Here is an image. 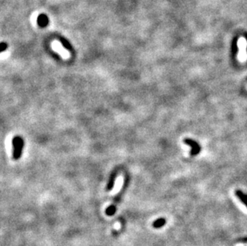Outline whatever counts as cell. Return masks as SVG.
I'll return each mask as SVG.
<instances>
[{"label": "cell", "mask_w": 247, "mask_h": 246, "mask_svg": "<svg viewBox=\"0 0 247 246\" xmlns=\"http://www.w3.org/2000/svg\"><path fill=\"white\" fill-rule=\"evenodd\" d=\"M12 145H13V158L15 160H19L22 156L24 141L20 136L14 137V138L12 139Z\"/></svg>", "instance_id": "6da1fadb"}, {"label": "cell", "mask_w": 247, "mask_h": 246, "mask_svg": "<svg viewBox=\"0 0 247 246\" xmlns=\"http://www.w3.org/2000/svg\"><path fill=\"white\" fill-rule=\"evenodd\" d=\"M184 143L186 144V145H190V147H191L190 155H192V156L197 155V154H199L200 151H201V146L199 145L198 143L196 142L195 141L192 140V139L190 138L185 139V140H184Z\"/></svg>", "instance_id": "3957f363"}, {"label": "cell", "mask_w": 247, "mask_h": 246, "mask_svg": "<svg viewBox=\"0 0 247 246\" xmlns=\"http://www.w3.org/2000/svg\"><path fill=\"white\" fill-rule=\"evenodd\" d=\"M1 46H2V48H1V52H3V51L6 50V49H7V44L4 43V42H2L1 43Z\"/></svg>", "instance_id": "30bf717a"}, {"label": "cell", "mask_w": 247, "mask_h": 246, "mask_svg": "<svg viewBox=\"0 0 247 246\" xmlns=\"http://www.w3.org/2000/svg\"><path fill=\"white\" fill-rule=\"evenodd\" d=\"M238 45H239V58L241 62L245 61L247 57L246 54V46L247 42L245 38L241 37L239 39L238 42Z\"/></svg>", "instance_id": "7a4b0ae2"}, {"label": "cell", "mask_w": 247, "mask_h": 246, "mask_svg": "<svg viewBox=\"0 0 247 246\" xmlns=\"http://www.w3.org/2000/svg\"><path fill=\"white\" fill-rule=\"evenodd\" d=\"M53 47H54V49H55V51L59 52V54H61L63 57H68V56H69L67 51H66V49L63 48L61 45L59 43H58L57 42H55L53 43Z\"/></svg>", "instance_id": "5b68a950"}, {"label": "cell", "mask_w": 247, "mask_h": 246, "mask_svg": "<svg viewBox=\"0 0 247 246\" xmlns=\"http://www.w3.org/2000/svg\"><path fill=\"white\" fill-rule=\"evenodd\" d=\"M116 177H117V172H113L111 175H110V177L109 181H108V184L107 185V191H110L114 188Z\"/></svg>", "instance_id": "277c9868"}, {"label": "cell", "mask_w": 247, "mask_h": 246, "mask_svg": "<svg viewBox=\"0 0 247 246\" xmlns=\"http://www.w3.org/2000/svg\"><path fill=\"white\" fill-rule=\"evenodd\" d=\"M116 210H117V208L111 204L106 209V214L107 216H109V217H112V216H114L115 214Z\"/></svg>", "instance_id": "ba28073f"}, {"label": "cell", "mask_w": 247, "mask_h": 246, "mask_svg": "<svg viewBox=\"0 0 247 246\" xmlns=\"http://www.w3.org/2000/svg\"><path fill=\"white\" fill-rule=\"evenodd\" d=\"M166 223V220L164 218H157L156 221L153 222L152 224V226L154 228H160L163 227L165 225V224Z\"/></svg>", "instance_id": "8992f818"}, {"label": "cell", "mask_w": 247, "mask_h": 246, "mask_svg": "<svg viewBox=\"0 0 247 246\" xmlns=\"http://www.w3.org/2000/svg\"><path fill=\"white\" fill-rule=\"evenodd\" d=\"M61 42L62 43H63V45L65 46V48L68 49V50H71V45H70L66 39H62Z\"/></svg>", "instance_id": "9c48e42d"}, {"label": "cell", "mask_w": 247, "mask_h": 246, "mask_svg": "<svg viewBox=\"0 0 247 246\" xmlns=\"http://www.w3.org/2000/svg\"><path fill=\"white\" fill-rule=\"evenodd\" d=\"M235 194H236L237 197L240 199L241 201L242 202V203H244L247 207V194H245V193H242V192L240 191V190H237V191H235Z\"/></svg>", "instance_id": "52a82bcc"}]
</instances>
